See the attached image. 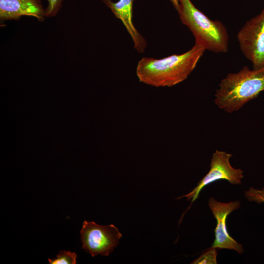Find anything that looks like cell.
Masks as SVG:
<instances>
[{"label":"cell","mask_w":264,"mask_h":264,"mask_svg":"<svg viewBox=\"0 0 264 264\" xmlns=\"http://www.w3.org/2000/svg\"><path fill=\"white\" fill-rule=\"evenodd\" d=\"M205 49L195 44L188 51L162 58L144 57L138 62L139 81L155 87H171L185 80L196 67Z\"/></svg>","instance_id":"1"},{"label":"cell","mask_w":264,"mask_h":264,"mask_svg":"<svg viewBox=\"0 0 264 264\" xmlns=\"http://www.w3.org/2000/svg\"><path fill=\"white\" fill-rule=\"evenodd\" d=\"M219 87L215 104L229 113L237 111L264 91V67L250 69L245 66L237 73H229Z\"/></svg>","instance_id":"2"},{"label":"cell","mask_w":264,"mask_h":264,"mask_svg":"<svg viewBox=\"0 0 264 264\" xmlns=\"http://www.w3.org/2000/svg\"><path fill=\"white\" fill-rule=\"evenodd\" d=\"M177 12L181 22L194 36L195 44L214 53L227 52L229 35L221 22L210 19L191 0H180Z\"/></svg>","instance_id":"3"},{"label":"cell","mask_w":264,"mask_h":264,"mask_svg":"<svg viewBox=\"0 0 264 264\" xmlns=\"http://www.w3.org/2000/svg\"><path fill=\"white\" fill-rule=\"evenodd\" d=\"M239 46L253 69L264 67V8L247 21L237 36Z\"/></svg>","instance_id":"4"},{"label":"cell","mask_w":264,"mask_h":264,"mask_svg":"<svg viewBox=\"0 0 264 264\" xmlns=\"http://www.w3.org/2000/svg\"><path fill=\"white\" fill-rule=\"evenodd\" d=\"M82 248L94 257L108 256L117 246L122 234L113 224L99 225L84 221L80 231Z\"/></svg>","instance_id":"5"},{"label":"cell","mask_w":264,"mask_h":264,"mask_svg":"<svg viewBox=\"0 0 264 264\" xmlns=\"http://www.w3.org/2000/svg\"><path fill=\"white\" fill-rule=\"evenodd\" d=\"M232 156L231 154L225 152L216 150L211 159L210 168L208 173L192 191L177 199L186 197L188 200H191V205L205 186L217 180L225 179L231 184H241L243 177V171L241 169H235L231 165L229 159Z\"/></svg>","instance_id":"6"},{"label":"cell","mask_w":264,"mask_h":264,"mask_svg":"<svg viewBox=\"0 0 264 264\" xmlns=\"http://www.w3.org/2000/svg\"><path fill=\"white\" fill-rule=\"evenodd\" d=\"M208 205L217 221L214 230L215 240L210 248L233 249L242 254L243 252L242 245L229 235L226 225L227 217L240 207V202L236 200L228 203L221 202L211 197Z\"/></svg>","instance_id":"7"},{"label":"cell","mask_w":264,"mask_h":264,"mask_svg":"<svg viewBox=\"0 0 264 264\" xmlns=\"http://www.w3.org/2000/svg\"><path fill=\"white\" fill-rule=\"evenodd\" d=\"M23 16H31L39 22L45 18L41 0H0L1 21L19 20Z\"/></svg>","instance_id":"8"},{"label":"cell","mask_w":264,"mask_h":264,"mask_svg":"<svg viewBox=\"0 0 264 264\" xmlns=\"http://www.w3.org/2000/svg\"><path fill=\"white\" fill-rule=\"evenodd\" d=\"M108 7L115 17L119 19L126 28L133 43L134 49L138 53L144 52L148 44L145 39L135 28L132 21L133 2L137 0H101Z\"/></svg>","instance_id":"9"},{"label":"cell","mask_w":264,"mask_h":264,"mask_svg":"<svg viewBox=\"0 0 264 264\" xmlns=\"http://www.w3.org/2000/svg\"><path fill=\"white\" fill-rule=\"evenodd\" d=\"M76 254L69 251L61 250L54 259H48L50 264H75L76 263Z\"/></svg>","instance_id":"10"},{"label":"cell","mask_w":264,"mask_h":264,"mask_svg":"<svg viewBox=\"0 0 264 264\" xmlns=\"http://www.w3.org/2000/svg\"><path fill=\"white\" fill-rule=\"evenodd\" d=\"M217 249L216 248H209L207 251L203 253L198 258L194 260L191 264H216Z\"/></svg>","instance_id":"11"},{"label":"cell","mask_w":264,"mask_h":264,"mask_svg":"<svg viewBox=\"0 0 264 264\" xmlns=\"http://www.w3.org/2000/svg\"><path fill=\"white\" fill-rule=\"evenodd\" d=\"M244 195L250 201H255L258 204L264 202V188L257 189L250 187L248 191H245Z\"/></svg>","instance_id":"12"},{"label":"cell","mask_w":264,"mask_h":264,"mask_svg":"<svg viewBox=\"0 0 264 264\" xmlns=\"http://www.w3.org/2000/svg\"><path fill=\"white\" fill-rule=\"evenodd\" d=\"M47 5L45 8L46 18L55 16L61 9L64 0H47Z\"/></svg>","instance_id":"13"},{"label":"cell","mask_w":264,"mask_h":264,"mask_svg":"<svg viewBox=\"0 0 264 264\" xmlns=\"http://www.w3.org/2000/svg\"><path fill=\"white\" fill-rule=\"evenodd\" d=\"M170 1L174 8L177 11L180 5V0H170Z\"/></svg>","instance_id":"14"}]
</instances>
